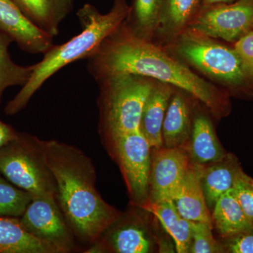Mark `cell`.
Masks as SVG:
<instances>
[{
    "instance_id": "cell-23",
    "label": "cell",
    "mask_w": 253,
    "mask_h": 253,
    "mask_svg": "<svg viewBox=\"0 0 253 253\" xmlns=\"http://www.w3.org/2000/svg\"><path fill=\"white\" fill-rule=\"evenodd\" d=\"M212 210L213 223L224 238L245 230L253 223L246 217L231 189L218 199Z\"/></svg>"
},
{
    "instance_id": "cell-29",
    "label": "cell",
    "mask_w": 253,
    "mask_h": 253,
    "mask_svg": "<svg viewBox=\"0 0 253 253\" xmlns=\"http://www.w3.org/2000/svg\"><path fill=\"white\" fill-rule=\"evenodd\" d=\"M233 48L239 54L250 77L253 80V30L234 42Z\"/></svg>"
},
{
    "instance_id": "cell-11",
    "label": "cell",
    "mask_w": 253,
    "mask_h": 253,
    "mask_svg": "<svg viewBox=\"0 0 253 253\" xmlns=\"http://www.w3.org/2000/svg\"><path fill=\"white\" fill-rule=\"evenodd\" d=\"M152 241L142 221L134 217L117 220L85 250V253H147Z\"/></svg>"
},
{
    "instance_id": "cell-15",
    "label": "cell",
    "mask_w": 253,
    "mask_h": 253,
    "mask_svg": "<svg viewBox=\"0 0 253 253\" xmlns=\"http://www.w3.org/2000/svg\"><path fill=\"white\" fill-rule=\"evenodd\" d=\"M34 26L54 38L60 24L73 9L74 0H12Z\"/></svg>"
},
{
    "instance_id": "cell-26",
    "label": "cell",
    "mask_w": 253,
    "mask_h": 253,
    "mask_svg": "<svg viewBox=\"0 0 253 253\" xmlns=\"http://www.w3.org/2000/svg\"><path fill=\"white\" fill-rule=\"evenodd\" d=\"M212 226L207 223L194 221L192 242L190 247L191 253H226L224 246L214 239Z\"/></svg>"
},
{
    "instance_id": "cell-27",
    "label": "cell",
    "mask_w": 253,
    "mask_h": 253,
    "mask_svg": "<svg viewBox=\"0 0 253 253\" xmlns=\"http://www.w3.org/2000/svg\"><path fill=\"white\" fill-rule=\"evenodd\" d=\"M246 217L253 222V179L241 169L231 189Z\"/></svg>"
},
{
    "instance_id": "cell-19",
    "label": "cell",
    "mask_w": 253,
    "mask_h": 253,
    "mask_svg": "<svg viewBox=\"0 0 253 253\" xmlns=\"http://www.w3.org/2000/svg\"><path fill=\"white\" fill-rule=\"evenodd\" d=\"M201 0H164L156 36L165 45L191 26L199 14Z\"/></svg>"
},
{
    "instance_id": "cell-28",
    "label": "cell",
    "mask_w": 253,
    "mask_h": 253,
    "mask_svg": "<svg viewBox=\"0 0 253 253\" xmlns=\"http://www.w3.org/2000/svg\"><path fill=\"white\" fill-rule=\"evenodd\" d=\"M226 253H253V223L247 229L224 238Z\"/></svg>"
},
{
    "instance_id": "cell-22",
    "label": "cell",
    "mask_w": 253,
    "mask_h": 253,
    "mask_svg": "<svg viewBox=\"0 0 253 253\" xmlns=\"http://www.w3.org/2000/svg\"><path fill=\"white\" fill-rule=\"evenodd\" d=\"M164 0H134L125 23L133 34L145 41H154Z\"/></svg>"
},
{
    "instance_id": "cell-4",
    "label": "cell",
    "mask_w": 253,
    "mask_h": 253,
    "mask_svg": "<svg viewBox=\"0 0 253 253\" xmlns=\"http://www.w3.org/2000/svg\"><path fill=\"white\" fill-rule=\"evenodd\" d=\"M163 46L186 66L229 90L249 92L252 89L253 80L235 49L217 39L189 28Z\"/></svg>"
},
{
    "instance_id": "cell-5",
    "label": "cell",
    "mask_w": 253,
    "mask_h": 253,
    "mask_svg": "<svg viewBox=\"0 0 253 253\" xmlns=\"http://www.w3.org/2000/svg\"><path fill=\"white\" fill-rule=\"evenodd\" d=\"M156 81L121 73L100 79L99 130L106 141L139 130L141 115Z\"/></svg>"
},
{
    "instance_id": "cell-2",
    "label": "cell",
    "mask_w": 253,
    "mask_h": 253,
    "mask_svg": "<svg viewBox=\"0 0 253 253\" xmlns=\"http://www.w3.org/2000/svg\"><path fill=\"white\" fill-rule=\"evenodd\" d=\"M44 148L56 181V201L78 243L87 249L121 213L98 193L94 165L84 152L55 140L44 141Z\"/></svg>"
},
{
    "instance_id": "cell-25",
    "label": "cell",
    "mask_w": 253,
    "mask_h": 253,
    "mask_svg": "<svg viewBox=\"0 0 253 253\" xmlns=\"http://www.w3.org/2000/svg\"><path fill=\"white\" fill-rule=\"evenodd\" d=\"M33 199L30 193L0 174V217H21Z\"/></svg>"
},
{
    "instance_id": "cell-1",
    "label": "cell",
    "mask_w": 253,
    "mask_h": 253,
    "mask_svg": "<svg viewBox=\"0 0 253 253\" xmlns=\"http://www.w3.org/2000/svg\"><path fill=\"white\" fill-rule=\"evenodd\" d=\"M97 81L121 74L139 75L170 84L199 100L218 118L229 114V95L169 54L163 46L131 33L123 22L86 59Z\"/></svg>"
},
{
    "instance_id": "cell-17",
    "label": "cell",
    "mask_w": 253,
    "mask_h": 253,
    "mask_svg": "<svg viewBox=\"0 0 253 253\" xmlns=\"http://www.w3.org/2000/svg\"><path fill=\"white\" fill-rule=\"evenodd\" d=\"M175 87L162 82H156L141 115L139 130L151 148L163 147L162 129L168 104Z\"/></svg>"
},
{
    "instance_id": "cell-7",
    "label": "cell",
    "mask_w": 253,
    "mask_h": 253,
    "mask_svg": "<svg viewBox=\"0 0 253 253\" xmlns=\"http://www.w3.org/2000/svg\"><path fill=\"white\" fill-rule=\"evenodd\" d=\"M126 180L131 202L143 208L149 201L151 148L140 130L107 141Z\"/></svg>"
},
{
    "instance_id": "cell-8",
    "label": "cell",
    "mask_w": 253,
    "mask_h": 253,
    "mask_svg": "<svg viewBox=\"0 0 253 253\" xmlns=\"http://www.w3.org/2000/svg\"><path fill=\"white\" fill-rule=\"evenodd\" d=\"M20 221L28 232L56 253L79 251L78 241L54 196L33 198Z\"/></svg>"
},
{
    "instance_id": "cell-32",
    "label": "cell",
    "mask_w": 253,
    "mask_h": 253,
    "mask_svg": "<svg viewBox=\"0 0 253 253\" xmlns=\"http://www.w3.org/2000/svg\"></svg>"
},
{
    "instance_id": "cell-24",
    "label": "cell",
    "mask_w": 253,
    "mask_h": 253,
    "mask_svg": "<svg viewBox=\"0 0 253 253\" xmlns=\"http://www.w3.org/2000/svg\"><path fill=\"white\" fill-rule=\"evenodd\" d=\"M12 42L11 37L0 30V104L5 90L11 86L25 85L34 69V65L20 66L12 61L9 51Z\"/></svg>"
},
{
    "instance_id": "cell-21",
    "label": "cell",
    "mask_w": 253,
    "mask_h": 253,
    "mask_svg": "<svg viewBox=\"0 0 253 253\" xmlns=\"http://www.w3.org/2000/svg\"><path fill=\"white\" fill-rule=\"evenodd\" d=\"M0 253H56L28 232L18 217H0Z\"/></svg>"
},
{
    "instance_id": "cell-31",
    "label": "cell",
    "mask_w": 253,
    "mask_h": 253,
    "mask_svg": "<svg viewBox=\"0 0 253 253\" xmlns=\"http://www.w3.org/2000/svg\"><path fill=\"white\" fill-rule=\"evenodd\" d=\"M204 4L206 6H213V5H217L220 4H226V3L230 2V1H234V0H202Z\"/></svg>"
},
{
    "instance_id": "cell-10",
    "label": "cell",
    "mask_w": 253,
    "mask_h": 253,
    "mask_svg": "<svg viewBox=\"0 0 253 253\" xmlns=\"http://www.w3.org/2000/svg\"><path fill=\"white\" fill-rule=\"evenodd\" d=\"M190 163L187 151L183 148H152L147 204L172 201Z\"/></svg>"
},
{
    "instance_id": "cell-18",
    "label": "cell",
    "mask_w": 253,
    "mask_h": 253,
    "mask_svg": "<svg viewBox=\"0 0 253 253\" xmlns=\"http://www.w3.org/2000/svg\"><path fill=\"white\" fill-rule=\"evenodd\" d=\"M241 169L239 160L232 154H226L217 162L204 166L201 185L209 210L213 209L218 199L232 189Z\"/></svg>"
},
{
    "instance_id": "cell-13",
    "label": "cell",
    "mask_w": 253,
    "mask_h": 253,
    "mask_svg": "<svg viewBox=\"0 0 253 253\" xmlns=\"http://www.w3.org/2000/svg\"><path fill=\"white\" fill-rule=\"evenodd\" d=\"M204 166L190 163L184 179L172 200L183 217L192 221L207 223L213 226L212 215L206 204L201 185Z\"/></svg>"
},
{
    "instance_id": "cell-9",
    "label": "cell",
    "mask_w": 253,
    "mask_h": 253,
    "mask_svg": "<svg viewBox=\"0 0 253 253\" xmlns=\"http://www.w3.org/2000/svg\"><path fill=\"white\" fill-rule=\"evenodd\" d=\"M253 27V0H238L201 9L189 28L214 39L235 42Z\"/></svg>"
},
{
    "instance_id": "cell-6",
    "label": "cell",
    "mask_w": 253,
    "mask_h": 253,
    "mask_svg": "<svg viewBox=\"0 0 253 253\" xmlns=\"http://www.w3.org/2000/svg\"><path fill=\"white\" fill-rule=\"evenodd\" d=\"M0 174L33 198L54 196L56 184L46 160L44 141L18 132L0 150Z\"/></svg>"
},
{
    "instance_id": "cell-30",
    "label": "cell",
    "mask_w": 253,
    "mask_h": 253,
    "mask_svg": "<svg viewBox=\"0 0 253 253\" xmlns=\"http://www.w3.org/2000/svg\"><path fill=\"white\" fill-rule=\"evenodd\" d=\"M18 132L0 120V150L18 136Z\"/></svg>"
},
{
    "instance_id": "cell-12",
    "label": "cell",
    "mask_w": 253,
    "mask_h": 253,
    "mask_svg": "<svg viewBox=\"0 0 253 253\" xmlns=\"http://www.w3.org/2000/svg\"><path fill=\"white\" fill-rule=\"evenodd\" d=\"M0 30L28 54H44L54 45L52 37L34 26L12 0H0Z\"/></svg>"
},
{
    "instance_id": "cell-20",
    "label": "cell",
    "mask_w": 253,
    "mask_h": 253,
    "mask_svg": "<svg viewBox=\"0 0 253 253\" xmlns=\"http://www.w3.org/2000/svg\"><path fill=\"white\" fill-rule=\"evenodd\" d=\"M142 209L152 212L159 219L163 228L174 240L176 252L189 253L194 221L183 217L172 201L147 204Z\"/></svg>"
},
{
    "instance_id": "cell-3",
    "label": "cell",
    "mask_w": 253,
    "mask_h": 253,
    "mask_svg": "<svg viewBox=\"0 0 253 253\" xmlns=\"http://www.w3.org/2000/svg\"><path fill=\"white\" fill-rule=\"evenodd\" d=\"M129 11L130 7L126 0H115L112 9L107 14H101L90 4L82 6L77 12L81 24V33L62 44L53 45L43 54L41 61L33 64L31 78L7 103L5 113L8 116L17 114L55 73L70 63L86 59L106 37L126 21Z\"/></svg>"
},
{
    "instance_id": "cell-16",
    "label": "cell",
    "mask_w": 253,
    "mask_h": 253,
    "mask_svg": "<svg viewBox=\"0 0 253 253\" xmlns=\"http://www.w3.org/2000/svg\"><path fill=\"white\" fill-rule=\"evenodd\" d=\"M186 151L191 163L202 166L217 162L227 154L218 140L212 121L204 113H198L193 120Z\"/></svg>"
},
{
    "instance_id": "cell-14",
    "label": "cell",
    "mask_w": 253,
    "mask_h": 253,
    "mask_svg": "<svg viewBox=\"0 0 253 253\" xmlns=\"http://www.w3.org/2000/svg\"><path fill=\"white\" fill-rule=\"evenodd\" d=\"M187 93L175 87L163 121V147L183 148L189 142L192 130L191 109Z\"/></svg>"
}]
</instances>
